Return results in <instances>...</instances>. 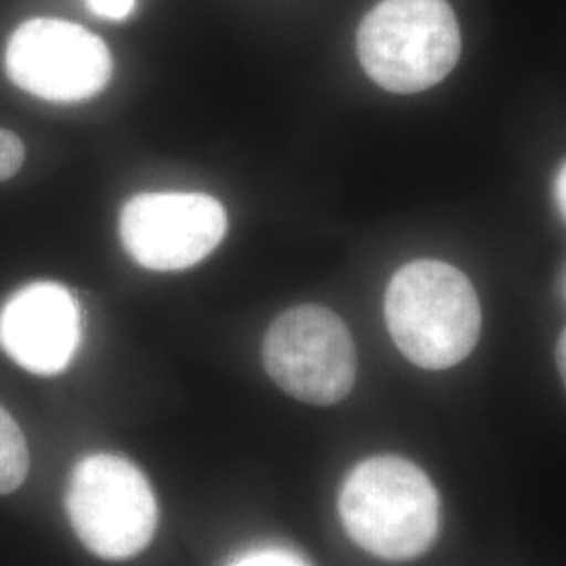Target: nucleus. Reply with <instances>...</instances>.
<instances>
[{
	"instance_id": "obj_1",
	"label": "nucleus",
	"mask_w": 566,
	"mask_h": 566,
	"mask_svg": "<svg viewBox=\"0 0 566 566\" xmlns=\"http://www.w3.org/2000/svg\"><path fill=\"white\" fill-rule=\"evenodd\" d=\"M385 317L405 357L434 371L464 361L481 336V303L472 283L441 261L401 266L386 287Z\"/></svg>"
},
{
	"instance_id": "obj_2",
	"label": "nucleus",
	"mask_w": 566,
	"mask_h": 566,
	"mask_svg": "<svg viewBox=\"0 0 566 566\" xmlns=\"http://www.w3.org/2000/svg\"><path fill=\"white\" fill-rule=\"evenodd\" d=\"M348 537L385 560H411L432 546L439 531V493L418 465L376 455L355 465L340 491Z\"/></svg>"
},
{
	"instance_id": "obj_3",
	"label": "nucleus",
	"mask_w": 566,
	"mask_h": 566,
	"mask_svg": "<svg viewBox=\"0 0 566 566\" xmlns=\"http://www.w3.org/2000/svg\"><path fill=\"white\" fill-rule=\"evenodd\" d=\"M357 53L385 91L422 93L460 60V25L447 0H380L359 25Z\"/></svg>"
},
{
	"instance_id": "obj_4",
	"label": "nucleus",
	"mask_w": 566,
	"mask_h": 566,
	"mask_svg": "<svg viewBox=\"0 0 566 566\" xmlns=\"http://www.w3.org/2000/svg\"><path fill=\"white\" fill-rule=\"evenodd\" d=\"M65 504L82 546L103 560L139 554L158 526L156 495L142 470L109 453L78 462Z\"/></svg>"
},
{
	"instance_id": "obj_5",
	"label": "nucleus",
	"mask_w": 566,
	"mask_h": 566,
	"mask_svg": "<svg viewBox=\"0 0 566 566\" xmlns=\"http://www.w3.org/2000/svg\"><path fill=\"white\" fill-rule=\"evenodd\" d=\"M263 361L283 392L319 407L340 403L357 378V350L348 327L319 304L294 306L271 324Z\"/></svg>"
},
{
	"instance_id": "obj_6",
	"label": "nucleus",
	"mask_w": 566,
	"mask_h": 566,
	"mask_svg": "<svg viewBox=\"0 0 566 566\" xmlns=\"http://www.w3.org/2000/svg\"><path fill=\"white\" fill-rule=\"evenodd\" d=\"M4 70L21 91L46 102L74 103L95 97L112 78L105 42L72 21H23L4 51Z\"/></svg>"
},
{
	"instance_id": "obj_7",
	"label": "nucleus",
	"mask_w": 566,
	"mask_h": 566,
	"mask_svg": "<svg viewBox=\"0 0 566 566\" xmlns=\"http://www.w3.org/2000/svg\"><path fill=\"white\" fill-rule=\"evenodd\" d=\"M224 233L223 203L203 193H142L122 210L124 250L151 271H181L202 263Z\"/></svg>"
},
{
	"instance_id": "obj_8",
	"label": "nucleus",
	"mask_w": 566,
	"mask_h": 566,
	"mask_svg": "<svg viewBox=\"0 0 566 566\" xmlns=\"http://www.w3.org/2000/svg\"><path fill=\"white\" fill-rule=\"evenodd\" d=\"M78 343L81 308L60 283H30L0 311L2 350L32 374H60L74 359Z\"/></svg>"
},
{
	"instance_id": "obj_9",
	"label": "nucleus",
	"mask_w": 566,
	"mask_h": 566,
	"mask_svg": "<svg viewBox=\"0 0 566 566\" xmlns=\"http://www.w3.org/2000/svg\"><path fill=\"white\" fill-rule=\"evenodd\" d=\"M28 446L18 422L0 407V495L13 493L28 476Z\"/></svg>"
},
{
	"instance_id": "obj_10",
	"label": "nucleus",
	"mask_w": 566,
	"mask_h": 566,
	"mask_svg": "<svg viewBox=\"0 0 566 566\" xmlns=\"http://www.w3.org/2000/svg\"><path fill=\"white\" fill-rule=\"evenodd\" d=\"M25 160V145L13 130L0 128V182L9 181Z\"/></svg>"
},
{
	"instance_id": "obj_11",
	"label": "nucleus",
	"mask_w": 566,
	"mask_h": 566,
	"mask_svg": "<svg viewBox=\"0 0 566 566\" xmlns=\"http://www.w3.org/2000/svg\"><path fill=\"white\" fill-rule=\"evenodd\" d=\"M229 566H308L303 558L294 552L280 549V547H264L254 549L240 556L233 565Z\"/></svg>"
},
{
	"instance_id": "obj_12",
	"label": "nucleus",
	"mask_w": 566,
	"mask_h": 566,
	"mask_svg": "<svg viewBox=\"0 0 566 566\" xmlns=\"http://www.w3.org/2000/svg\"><path fill=\"white\" fill-rule=\"evenodd\" d=\"M88 9L103 20H126L133 13L135 0H86Z\"/></svg>"
},
{
	"instance_id": "obj_13",
	"label": "nucleus",
	"mask_w": 566,
	"mask_h": 566,
	"mask_svg": "<svg viewBox=\"0 0 566 566\" xmlns=\"http://www.w3.org/2000/svg\"><path fill=\"white\" fill-rule=\"evenodd\" d=\"M554 202L558 206L560 214L566 221V163L560 166L556 179H554Z\"/></svg>"
},
{
	"instance_id": "obj_14",
	"label": "nucleus",
	"mask_w": 566,
	"mask_h": 566,
	"mask_svg": "<svg viewBox=\"0 0 566 566\" xmlns=\"http://www.w3.org/2000/svg\"><path fill=\"white\" fill-rule=\"evenodd\" d=\"M556 365H558V371H560V378L566 386V327L558 338L556 344Z\"/></svg>"
}]
</instances>
